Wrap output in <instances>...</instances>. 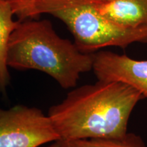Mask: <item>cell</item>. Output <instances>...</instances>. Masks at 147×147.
<instances>
[{"label":"cell","mask_w":147,"mask_h":147,"mask_svg":"<svg viewBox=\"0 0 147 147\" xmlns=\"http://www.w3.org/2000/svg\"><path fill=\"white\" fill-rule=\"evenodd\" d=\"M93 71L97 80L119 82L147 100V60H136L110 51L94 53Z\"/></svg>","instance_id":"obj_5"},{"label":"cell","mask_w":147,"mask_h":147,"mask_svg":"<svg viewBox=\"0 0 147 147\" xmlns=\"http://www.w3.org/2000/svg\"><path fill=\"white\" fill-rule=\"evenodd\" d=\"M93 60L94 53L80 52L74 43L59 36L48 20L20 21L7 53L8 67L42 71L64 89L74 88L82 74L93 70Z\"/></svg>","instance_id":"obj_2"},{"label":"cell","mask_w":147,"mask_h":147,"mask_svg":"<svg viewBox=\"0 0 147 147\" xmlns=\"http://www.w3.org/2000/svg\"><path fill=\"white\" fill-rule=\"evenodd\" d=\"M143 99L123 83L97 80L71 90L48 115L61 142L118 138L127 132L130 116Z\"/></svg>","instance_id":"obj_1"},{"label":"cell","mask_w":147,"mask_h":147,"mask_svg":"<svg viewBox=\"0 0 147 147\" xmlns=\"http://www.w3.org/2000/svg\"><path fill=\"white\" fill-rule=\"evenodd\" d=\"M13 15L10 3L7 0H0V91L2 92L5 91L10 80L7 64L9 41L20 21H14Z\"/></svg>","instance_id":"obj_7"},{"label":"cell","mask_w":147,"mask_h":147,"mask_svg":"<svg viewBox=\"0 0 147 147\" xmlns=\"http://www.w3.org/2000/svg\"><path fill=\"white\" fill-rule=\"evenodd\" d=\"M64 143L66 147H146L142 138L128 132L118 138L80 140Z\"/></svg>","instance_id":"obj_8"},{"label":"cell","mask_w":147,"mask_h":147,"mask_svg":"<svg viewBox=\"0 0 147 147\" xmlns=\"http://www.w3.org/2000/svg\"><path fill=\"white\" fill-rule=\"evenodd\" d=\"M42 147H66L65 144L61 141H57V142H53L49 144L48 146H42Z\"/></svg>","instance_id":"obj_9"},{"label":"cell","mask_w":147,"mask_h":147,"mask_svg":"<svg viewBox=\"0 0 147 147\" xmlns=\"http://www.w3.org/2000/svg\"><path fill=\"white\" fill-rule=\"evenodd\" d=\"M96 1H108V0H96Z\"/></svg>","instance_id":"obj_11"},{"label":"cell","mask_w":147,"mask_h":147,"mask_svg":"<svg viewBox=\"0 0 147 147\" xmlns=\"http://www.w3.org/2000/svg\"><path fill=\"white\" fill-rule=\"evenodd\" d=\"M101 15L127 28L147 26V0H92Z\"/></svg>","instance_id":"obj_6"},{"label":"cell","mask_w":147,"mask_h":147,"mask_svg":"<svg viewBox=\"0 0 147 147\" xmlns=\"http://www.w3.org/2000/svg\"><path fill=\"white\" fill-rule=\"evenodd\" d=\"M12 8L19 21L42 14L59 18L83 53L93 54L109 47L125 49L134 42L147 44V26L127 28L114 23L97 12L92 0H26Z\"/></svg>","instance_id":"obj_3"},{"label":"cell","mask_w":147,"mask_h":147,"mask_svg":"<svg viewBox=\"0 0 147 147\" xmlns=\"http://www.w3.org/2000/svg\"><path fill=\"white\" fill-rule=\"evenodd\" d=\"M7 1L10 3L11 5H14L17 4V3L23 2L24 1H26V0H7Z\"/></svg>","instance_id":"obj_10"},{"label":"cell","mask_w":147,"mask_h":147,"mask_svg":"<svg viewBox=\"0 0 147 147\" xmlns=\"http://www.w3.org/2000/svg\"><path fill=\"white\" fill-rule=\"evenodd\" d=\"M60 141L49 115L35 107L0 109V147H42Z\"/></svg>","instance_id":"obj_4"}]
</instances>
